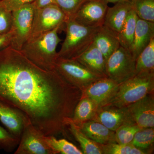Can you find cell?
<instances>
[{"instance_id": "obj_1", "label": "cell", "mask_w": 154, "mask_h": 154, "mask_svg": "<svg viewBox=\"0 0 154 154\" xmlns=\"http://www.w3.org/2000/svg\"><path fill=\"white\" fill-rule=\"evenodd\" d=\"M82 91L10 45L0 50V102L24 113L45 136L65 134Z\"/></svg>"}, {"instance_id": "obj_2", "label": "cell", "mask_w": 154, "mask_h": 154, "mask_svg": "<svg viewBox=\"0 0 154 154\" xmlns=\"http://www.w3.org/2000/svg\"><path fill=\"white\" fill-rule=\"evenodd\" d=\"M62 27L43 33L32 34L21 51L28 59L46 70H54L58 58L57 48L61 40L58 33Z\"/></svg>"}, {"instance_id": "obj_3", "label": "cell", "mask_w": 154, "mask_h": 154, "mask_svg": "<svg viewBox=\"0 0 154 154\" xmlns=\"http://www.w3.org/2000/svg\"><path fill=\"white\" fill-rule=\"evenodd\" d=\"M154 92V73L136 74L119 84L113 96L102 106L126 107Z\"/></svg>"}, {"instance_id": "obj_4", "label": "cell", "mask_w": 154, "mask_h": 154, "mask_svg": "<svg viewBox=\"0 0 154 154\" xmlns=\"http://www.w3.org/2000/svg\"><path fill=\"white\" fill-rule=\"evenodd\" d=\"M100 27H87L72 18L68 19L65 23V38L57 52L58 58L72 59L82 53L94 42Z\"/></svg>"}, {"instance_id": "obj_5", "label": "cell", "mask_w": 154, "mask_h": 154, "mask_svg": "<svg viewBox=\"0 0 154 154\" xmlns=\"http://www.w3.org/2000/svg\"><path fill=\"white\" fill-rule=\"evenodd\" d=\"M35 8L33 3L27 4L12 12V35L10 46L21 51L32 34Z\"/></svg>"}, {"instance_id": "obj_6", "label": "cell", "mask_w": 154, "mask_h": 154, "mask_svg": "<svg viewBox=\"0 0 154 154\" xmlns=\"http://www.w3.org/2000/svg\"><path fill=\"white\" fill-rule=\"evenodd\" d=\"M55 69L67 82L82 92L92 83L102 78L92 72L74 59L58 58Z\"/></svg>"}, {"instance_id": "obj_7", "label": "cell", "mask_w": 154, "mask_h": 154, "mask_svg": "<svg viewBox=\"0 0 154 154\" xmlns=\"http://www.w3.org/2000/svg\"><path fill=\"white\" fill-rule=\"evenodd\" d=\"M107 78L118 84L125 82L136 75V60L129 50L120 46L106 60Z\"/></svg>"}, {"instance_id": "obj_8", "label": "cell", "mask_w": 154, "mask_h": 154, "mask_svg": "<svg viewBox=\"0 0 154 154\" xmlns=\"http://www.w3.org/2000/svg\"><path fill=\"white\" fill-rule=\"evenodd\" d=\"M67 19L64 13L55 4L36 8L31 35L47 32L58 27H63L64 29Z\"/></svg>"}, {"instance_id": "obj_9", "label": "cell", "mask_w": 154, "mask_h": 154, "mask_svg": "<svg viewBox=\"0 0 154 154\" xmlns=\"http://www.w3.org/2000/svg\"><path fill=\"white\" fill-rule=\"evenodd\" d=\"M108 3L106 0H87L72 18L87 27H102L104 24Z\"/></svg>"}, {"instance_id": "obj_10", "label": "cell", "mask_w": 154, "mask_h": 154, "mask_svg": "<svg viewBox=\"0 0 154 154\" xmlns=\"http://www.w3.org/2000/svg\"><path fill=\"white\" fill-rule=\"evenodd\" d=\"M44 135L30 122L25 125L15 154H53L44 140Z\"/></svg>"}, {"instance_id": "obj_11", "label": "cell", "mask_w": 154, "mask_h": 154, "mask_svg": "<svg viewBox=\"0 0 154 154\" xmlns=\"http://www.w3.org/2000/svg\"><path fill=\"white\" fill-rule=\"evenodd\" d=\"M126 107L135 124L141 128L154 127V93L146 95Z\"/></svg>"}, {"instance_id": "obj_12", "label": "cell", "mask_w": 154, "mask_h": 154, "mask_svg": "<svg viewBox=\"0 0 154 154\" xmlns=\"http://www.w3.org/2000/svg\"><path fill=\"white\" fill-rule=\"evenodd\" d=\"M93 120L99 122L113 131L123 125L135 124L131 118L126 107L103 106L99 107Z\"/></svg>"}, {"instance_id": "obj_13", "label": "cell", "mask_w": 154, "mask_h": 154, "mask_svg": "<svg viewBox=\"0 0 154 154\" xmlns=\"http://www.w3.org/2000/svg\"><path fill=\"white\" fill-rule=\"evenodd\" d=\"M119 84L107 78H101L82 92V96L94 101L99 107L105 105L113 96Z\"/></svg>"}, {"instance_id": "obj_14", "label": "cell", "mask_w": 154, "mask_h": 154, "mask_svg": "<svg viewBox=\"0 0 154 154\" xmlns=\"http://www.w3.org/2000/svg\"><path fill=\"white\" fill-rule=\"evenodd\" d=\"M29 121L24 113L0 102V122L19 140L25 125Z\"/></svg>"}, {"instance_id": "obj_15", "label": "cell", "mask_w": 154, "mask_h": 154, "mask_svg": "<svg viewBox=\"0 0 154 154\" xmlns=\"http://www.w3.org/2000/svg\"><path fill=\"white\" fill-rule=\"evenodd\" d=\"M72 59L77 60L97 75L102 78L107 77L106 59L94 42L82 53Z\"/></svg>"}, {"instance_id": "obj_16", "label": "cell", "mask_w": 154, "mask_h": 154, "mask_svg": "<svg viewBox=\"0 0 154 154\" xmlns=\"http://www.w3.org/2000/svg\"><path fill=\"white\" fill-rule=\"evenodd\" d=\"M85 135L96 143L101 145L116 143L115 131L99 122L90 120L77 125Z\"/></svg>"}, {"instance_id": "obj_17", "label": "cell", "mask_w": 154, "mask_h": 154, "mask_svg": "<svg viewBox=\"0 0 154 154\" xmlns=\"http://www.w3.org/2000/svg\"><path fill=\"white\" fill-rule=\"evenodd\" d=\"M154 38V22L138 19L133 41L128 49L135 59Z\"/></svg>"}, {"instance_id": "obj_18", "label": "cell", "mask_w": 154, "mask_h": 154, "mask_svg": "<svg viewBox=\"0 0 154 154\" xmlns=\"http://www.w3.org/2000/svg\"><path fill=\"white\" fill-rule=\"evenodd\" d=\"M131 9L130 1L116 3L113 7H108L103 25L118 34Z\"/></svg>"}, {"instance_id": "obj_19", "label": "cell", "mask_w": 154, "mask_h": 154, "mask_svg": "<svg viewBox=\"0 0 154 154\" xmlns=\"http://www.w3.org/2000/svg\"><path fill=\"white\" fill-rule=\"evenodd\" d=\"M94 42L106 60L120 46L118 34L104 25L99 28Z\"/></svg>"}, {"instance_id": "obj_20", "label": "cell", "mask_w": 154, "mask_h": 154, "mask_svg": "<svg viewBox=\"0 0 154 154\" xmlns=\"http://www.w3.org/2000/svg\"><path fill=\"white\" fill-rule=\"evenodd\" d=\"M99 106L88 97L82 96L75 107L72 121L76 125L93 120Z\"/></svg>"}, {"instance_id": "obj_21", "label": "cell", "mask_w": 154, "mask_h": 154, "mask_svg": "<svg viewBox=\"0 0 154 154\" xmlns=\"http://www.w3.org/2000/svg\"><path fill=\"white\" fill-rule=\"evenodd\" d=\"M67 128L79 143L83 154H103L101 144L96 143L88 138L72 122V119L69 121Z\"/></svg>"}, {"instance_id": "obj_22", "label": "cell", "mask_w": 154, "mask_h": 154, "mask_svg": "<svg viewBox=\"0 0 154 154\" xmlns=\"http://www.w3.org/2000/svg\"><path fill=\"white\" fill-rule=\"evenodd\" d=\"M138 17L133 9L128 13L122 29L118 33V37L122 47L129 49L133 41Z\"/></svg>"}, {"instance_id": "obj_23", "label": "cell", "mask_w": 154, "mask_h": 154, "mask_svg": "<svg viewBox=\"0 0 154 154\" xmlns=\"http://www.w3.org/2000/svg\"><path fill=\"white\" fill-rule=\"evenodd\" d=\"M154 73V38L136 59V74Z\"/></svg>"}, {"instance_id": "obj_24", "label": "cell", "mask_w": 154, "mask_h": 154, "mask_svg": "<svg viewBox=\"0 0 154 154\" xmlns=\"http://www.w3.org/2000/svg\"><path fill=\"white\" fill-rule=\"evenodd\" d=\"M44 140L53 154H83L76 146L64 139H57L54 136H44Z\"/></svg>"}, {"instance_id": "obj_25", "label": "cell", "mask_w": 154, "mask_h": 154, "mask_svg": "<svg viewBox=\"0 0 154 154\" xmlns=\"http://www.w3.org/2000/svg\"><path fill=\"white\" fill-rule=\"evenodd\" d=\"M154 143V127L141 128L135 134L131 143L138 148L152 152Z\"/></svg>"}, {"instance_id": "obj_26", "label": "cell", "mask_w": 154, "mask_h": 154, "mask_svg": "<svg viewBox=\"0 0 154 154\" xmlns=\"http://www.w3.org/2000/svg\"><path fill=\"white\" fill-rule=\"evenodd\" d=\"M130 2L139 19L154 22V0H131Z\"/></svg>"}, {"instance_id": "obj_27", "label": "cell", "mask_w": 154, "mask_h": 154, "mask_svg": "<svg viewBox=\"0 0 154 154\" xmlns=\"http://www.w3.org/2000/svg\"><path fill=\"white\" fill-rule=\"evenodd\" d=\"M103 154H146L148 152L134 146L131 143L120 144L114 143L101 145Z\"/></svg>"}, {"instance_id": "obj_28", "label": "cell", "mask_w": 154, "mask_h": 154, "mask_svg": "<svg viewBox=\"0 0 154 154\" xmlns=\"http://www.w3.org/2000/svg\"><path fill=\"white\" fill-rule=\"evenodd\" d=\"M141 128L136 124H125L119 127L115 131L116 143L120 144L131 143L135 134Z\"/></svg>"}, {"instance_id": "obj_29", "label": "cell", "mask_w": 154, "mask_h": 154, "mask_svg": "<svg viewBox=\"0 0 154 154\" xmlns=\"http://www.w3.org/2000/svg\"><path fill=\"white\" fill-rule=\"evenodd\" d=\"M87 0H55V4L64 13L68 19L72 18Z\"/></svg>"}, {"instance_id": "obj_30", "label": "cell", "mask_w": 154, "mask_h": 154, "mask_svg": "<svg viewBox=\"0 0 154 154\" xmlns=\"http://www.w3.org/2000/svg\"><path fill=\"white\" fill-rule=\"evenodd\" d=\"M19 141L8 130L0 125V149L7 152L12 151L18 145Z\"/></svg>"}, {"instance_id": "obj_31", "label": "cell", "mask_w": 154, "mask_h": 154, "mask_svg": "<svg viewBox=\"0 0 154 154\" xmlns=\"http://www.w3.org/2000/svg\"><path fill=\"white\" fill-rule=\"evenodd\" d=\"M12 20V12L6 10L0 4V35L11 31Z\"/></svg>"}, {"instance_id": "obj_32", "label": "cell", "mask_w": 154, "mask_h": 154, "mask_svg": "<svg viewBox=\"0 0 154 154\" xmlns=\"http://www.w3.org/2000/svg\"><path fill=\"white\" fill-rule=\"evenodd\" d=\"M35 0H1L0 4L7 11L13 12L22 6L34 2Z\"/></svg>"}, {"instance_id": "obj_33", "label": "cell", "mask_w": 154, "mask_h": 154, "mask_svg": "<svg viewBox=\"0 0 154 154\" xmlns=\"http://www.w3.org/2000/svg\"><path fill=\"white\" fill-rule=\"evenodd\" d=\"M12 33L11 31L0 35V50L9 46L11 44Z\"/></svg>"}, {"instance_id": "obj_34", "label": "cell", "mask_w": 154, "mask_h": 154, "mask_svg": "<svg viewBox=\"0 0 154 154\" xmlns=\"http://www.w3.org/2000/svg\"><path fill=\"white\" fill-rule=\"evenodd\" d=\"M55 0H35L33 3L36 8H40L55 4Z\"/></svg>"}, {"instance_id": "obj_35", "label": "cell", "mask_w": 154, "mask_h": 154, "mask_svg": "<svg viewBox=\"0 0 154 154\" xmlns=\"http://www.w3.org/2000/svg\"><path fill=\"white\" fill-rule=\"evenodd\" d=\"M108 3H112L116 4L118 2H130L131 0H106Z\"/></svg>"}, {"instance_id": "obj_36", "label": "cell", "mask_w": 154, "mask_h": 154, "mask_svg": "<svg viewBox=\"0 0 154 154\" xmlns=\"http://www.w3.org/2000/svg\"><path fill=\"white\" fill-rule=\"evenodd\" d=\"M0 1H1V0H0Z\"/></svg>"}]
</instances>
